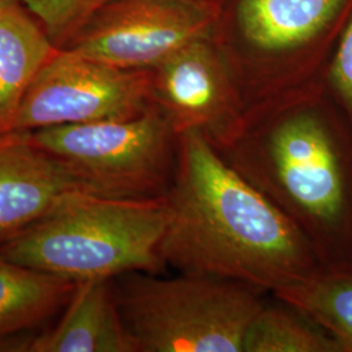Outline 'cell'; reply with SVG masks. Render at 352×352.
Masks as SVG:
<instances>
[{"label": "cell", "instance_id": "obj_4", "mask_svg": "<svg viewBox=\"0 0 352 352\" xmlns=\"http://www.w3.org/2000/svg\"><path fill=\"white\" fill-rule=\"evenodd\" d=\"M136 352H243L270 294L223 278L129 272L113 278Z\"/></svg>", "mask_w": 352, "mask_h": 352}, {"label": "cell", "instance_id": "obj_7", "mask_svg": "<svg viewBox=\"0 0 352 352\" xmlns=\"http://www.w3.org/2000/svg\"><path fill=\"white\" fill-rule=\"evenodd\" d=\"M210 25V11L192 0H111L63 49L123 69H153L205 39Z\"/></svg>", "mask_w": 352, "mask_h": 352}, {"label": "cell", "instance_id": "obj_9", "mask_svg": "<svg viewBox=\"0 0 352 352\" xmlns=\"http://www.w3.org/2000/svg\"><path fill=\"white\" fill-rule=\"evenodd\" d=\"M80 195H90L28 132L0 135V238L29 226Z\"/></svg>", "mask_w": 352, "mask_h": 352}, {"label": "cell", "instance_id": "obj_3", "mask_svg": "<svg viewBox=\"0 0 352 352\" xmlns=\"http://www.w3.org/2000/svg\"><path fill=\"white\" fill-rule=\"evenodd\" d=\"M166 199L80 195L55 212L0 238L7 260L76 283L129 272L164 274L160 253Z\"/></svg>", "mask_w": 352, "mask_h": 352}, {"label": "cell", "instance_id": "obj_1", "mask_svg": "<svg viewBox=\"0 0 352 352\" xmlns=\"http://www.w3.org/2000/svg\"><path fill=\"white\" fill-rule=\"evenodd\" d=\"M160 253L167 269L236 280L267 294L322 264L300 230L197 132L179 136Z\"/></svg>", "mask_w": 352, "mask_h": 352}, {"label": "cell", "instance_id": "obj_13", "mask_svg": "<svg viewBox=\"0 0 352 352\" xmlns=\"http://www.w3.org/2000/svg\"><path fill=\"white\" fill-rule=\"evenodd\" d=\"M76 286L0 254V334L36 330L68 304Z\"/></svg>", "mask_w": 352, "mask_h": 352}, {"label": "cell", "instance_id": "obj_11", "mask_svg": "<svg viewBox=\"0 0 352 352\" xmlns=\"http://www.w3.org/2000/svg\"><path fill=\"white\" fill-rule=\"evenodd\" d=\"M58 50L23 1H0V135L12 132L28 89Z\"/></svg>", "mask_w": 352, "mask_h": 352}, {"label": "cell", "instance_id": "obj_15", "mask_svg": "<svg viewBox=\"0 0 352 352\" xmlns=\"http://www.w3.org/2000/svg\"><path fill=\"white\" fill-rule=\"evenodd\" d=\"M243 352H342L327 330L272 294L248 327Z\"/></svg>", "mask_w": 352, "mask_h": 352}, {"label": "cell", "instance_id": "obj_8", "mask_svg": "<svg viewBox=\"0 0 352 352\" xmlns=\"http://www.w3.org/2000/svg\"><path fill=\"white\" fill-rule=\"evenodd\" d=\"M151 102L177 136L197 132L221 151L239 136L245 113L226 63L205 39L151 69Z\"/></svg>", "mask_w": 352, "mask_h": 352}, {"label": "cell", "instance_id": "obj_19", "mask_svg": "<svg viewBox=\"0 0 352 352\" xmlns=\"http://www.w3.org/2000/svg\"><path fill=\"white\" fill-rule=\"evenodd\" d=\"M0 1H1V0H0Z\"/></svg>", "mask_w": 352, "mask_h": 352}, {"label": "cell", "instance_id": "obj_12", "mask_svg": "<svg viewBox=\"0 0 352 352\" xmlns=\"http://www.w3.org/2000/svg\"><path fill=\"white\" fill-rule=\"evenodd\" d=\"M344 0H240L243 37L264 56L287 55L331 21Z\"/></svg>", "mask_w": 352, "mask_h": 352}, {"label": "cell", "instance_id": "obj_6", "mask_svg": "<svg viewBox=\"0 0 352 352\" xmlns=\"http://www.w3.org/2000/svg\"><path fill=\"white\" fill-rule=\"evenodd\" d=\"M151 106V69H123L59 49L28 89L13 131L126 120Z\"/></svg>", "mask_w": 352, "mask_h": 352}, {"label": "cell", "instance_id": "obj_16", "mask_svg": "<svg viewBox=\"0 0 352 352\" xmlns=\"http://www.w3.org/2000/svg\"><path fill=\"white\" fill-rule=\"evenodd\" d=\"M45 28L52 43L63 49L89 17L111 0H21Z\"/></svg>", "mask_w": 352, "mask_h": 352}, {"label": "cell", "instance_id": "obj_5", "mask_svg": "<svg viewBox=\"0 0 352 352\" xmlns=\"http://www.w3.org/2000/svg\"><path fill=\"white\" fill-rule=\"evenodd\" d=\"M28 133L93 196L164 199L174 182L179 136L154 104L132 119L46 126Z\"/></svg>", "mask_w": 352, "mask_h": 352}, {"label": "cell", "instance_id": "obj_10", "mask_svg": "<svg viewBox=\"0 0 352 352\" xmlns=\"http://www.w3.org/2000/svg\"><path fill=\"white\" fill-rule=\"evenodd\" d=\"M33 352H136L120 317L113 279L77 283L63 318L38 334Z\"/></svg>", "mask_w": 352, "mask_h": 352}, {"label": "cell", "instance_id": "obj_17", "mask_svg": "<svg viewBox=\"0 0 352 352\" xmlns=\"http://www.w3.org/2000/svg\"><path fill=\"white\" fill-rule=\"evenodd\" d=\"M330 81L352 124V19L330 67Z\"/></svg>", "mask_w": 352, "mask_h": 352}, {"label": "cell", "instance_id": "obj_2", "mask_svg": "<svg viewBox=\"0 0 352 352\" xmlns=\"http://www.w3.org/2000/svg\"><path fill=\"white\" fill-rule=\"evenodd\" d=\"M309 103L245 113L217 151L300 230L322 265L352 263V139Z\"/></svg>", "mask_w": 352, "mask_h": 352}, {"label": "cell", "instance_id": "obj_18", "mask_svg": "<svg viewBox=\"0 0 352 352\" xmlns=\"http://www.w3.org/2000/svg\"><path fill=\"white\" fill-rule=\"evenodd\" d=\"M38 334L36 330L0 334V352H33Z\"/></svg>", "mask_w": 352, "mask_h": 352}, {"label": "cell", "instance_id": "obj_14", "mask_svg": "<svg viewBox=\"0 0 352 352\" xmlns=\"http://www.w3.org/2000/svg\"><path fill=\"white\" fill-rule=\"evenodd\" d=\"M300 309L352 352V263L322 265L300 282L272 294Z\"/></svg>", "mask_w": 352, "mask_h": 352}]
</instances>
